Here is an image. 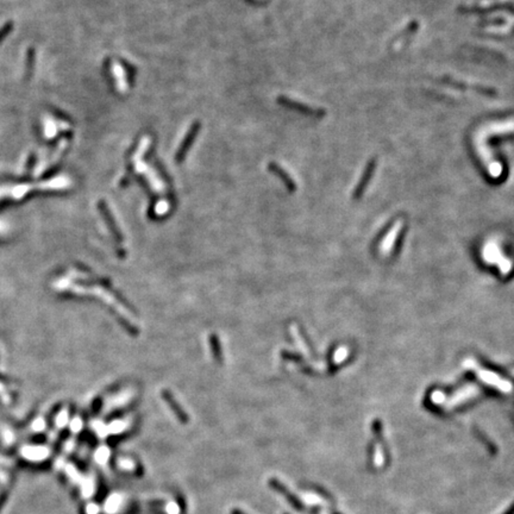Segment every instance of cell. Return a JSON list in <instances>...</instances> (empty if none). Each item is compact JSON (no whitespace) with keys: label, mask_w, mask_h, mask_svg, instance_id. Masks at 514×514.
I'll list each match as a JSON object with an SVG mask.
<instances>
[{"label":"cell","mask_w":514,"mask_h":514,"mask_svg":"<svg viewBox=\"0 0 514 514\" xmlns=\"http://www.w3.org/2000/svg\"><path fill=\"white\" fill-rule=\"evenodd\" d=\"M268 485H269V487H270L271 489H274L275 492H277V493H280L283 498H286L288 503L292 505L294 509H295V510H302L303 509V505H302L301 501H300L299 498H296L295 495H294L292 492H290L289 489H288L286 486L282 484V482L278 481L277 479H275V478L269 479Z\"/></svg>","instance_id":"6da1fadb"},{"label":"cell","mask_w":514,"mask_h":514,"mask_svg":"<svg viewBox=\"0 0 514 514\" xmlns=\"http://www.w3.org/2000/svg\"><path fill=\"white\" fill-rule=\"evenodd\" d=\"M162 396H163V399L166 400L167 404H168V406L172 408L173 412H174V414L179 419V422H181L182 424H187L188 422H190V418H188L187 413L182 410V407L178 404V401L175 400V398L173 396L172 393H169L168 391H163Z\"/></svg>","instance_id":"7a4b0ae2"},{"label":"cell","mask_w":514,"mask_h":514,"mask_svg":"<svg viewBox=\"0 0 514 514\" xmlns=\"http://www.w3.org/2000/svg\"><path fill=\"white\" fill-rule=\"evenodd\" d=\"M101 212L104 213V217H105V218H106V222L108 223V227H110L111 230H112L114 236H116V238L119 241V242H122V240H123L122 235H120V232L118 231V228H117L116 223H114V221L112 219V217H111V215H110V212H108V209L106 207V205L101 206Z\"/></svg>","instance_id":"3957f363"},{"label":"cell","mask_w":514,"mask_h":514,"mask_svg":"<svg viewBox=\"0 0 514 514\" xmlns=\"http://www.w3.org/2000/svg\"><path fill=\"white\" fill-rule=\"evenodd\" d=\"M197 129H198V125H194V128L192 129V131L188 134L187 138L185 139V144H182V147L180 148V150H179V153H178V160H180V159L182 160V157H184L186 151H187L190 144H192V142H193V138H194V136H196Z\"/></svg>","instance_id":"277c9868"},{"label":"cell","mask_w":514,"mask_h":514,"mask_svg":"<svg viewBox=\"0 0 514 514\" xmlns=\"http://www.w3.org/2000/svg\"><path fill=\"white\" fill-rule=\"evenodd\" d=\"M210 340H211V346H212L213 355H215L216 360H217V361H222V349H221V344H219V340H218V338H217L216 334H212L211 338H210Z\"/></svg>","instance_id":"5b68a950"},{"label":"cell","mask_w":514,"mask_h":514,"mask_svg":"<svg viewBox=\"0 0 514 514\" xmlns=\"http://www.w3.org/2000/svg\"><path fill=\"white\" fill-rule=\"evenodd\" d=\"M270 168H271L272 170H274L275 174H277L278 176H281V178H282V180H284V182H287V185L289 186L290 188H293V186L290 185V179L288 178L287 174H284V173L282 172V170H281L280 168H278L277 166H275V165H270Z\"/></svg>","instance_id":"8992f818"},{"label":"cell","mask_w":514,"mask_h":514,"mask_svg":"<svg viewBox=\"0 0 514 514\" xmlns=\"http://www.w3.org/2000/svg\"><path fill=\"white\" fill-rule=\"evenodd\" d=\"M231 514H247V513L243 512V511L240 509H234L231 511Z\"/></svg>","instance_id":"52a82bcc"}]
</instances>
